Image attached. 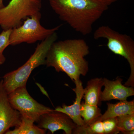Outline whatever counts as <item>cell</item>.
Here are the masks:
<instances>
[{"mask_svg": "<svg viewBox=\"0 0 134 134\" xmlns=\"http://www.w3.org/2000/svg\"><path fill=\"white\" fill-rule=\"evenodd\" d=\"M104 79V89L101 92V101H109L113 99L127 100V98L134 95L133 87L122 85V79L117 77L115 81H110L106 78Z\"/></svg>", "mask_w": 134, "mask_h": 134, "instance_id": "10", "label": "cell"}, {"mask_svg": "<svg viewBox=\"0 0 134 134\" xmlns=\"http://www.w3.org/2000/svg\"><path fill=\"white\" fill-rule=\"evenodd\" d=\"M3 0H0V9L1 8L5 6L3 2Z\"/></svg>", "mask_w": 134, "mask_h": 134, "instance_id": "21", "label": "cell"}, {"mask_svg": "<svg viewBox=\"0 0 134 134\" xmlns=\"http://www.w3.org/2000/svg\"><path fill=\"white\" fill-rule=\"evenodd\" d=\"M93 38L106 39L107 46L114 53L122 56L129 63L130 75L125 84L126 86L134 87V41L126 34H122L113 30L110 26L103 25L95 31Z\"/></svg>", "mask_w": 134, "mask_h": 134, "instance_id": "4", "label": "cell"}, {"mask_svg": "<svg viewBox=\"0 0 134 134\" xmlns=\"http://www.w3.org/2000/svg\"><path fill=\"white\" fill-rule=\"evenodd\" d=\"M11 30H3L0 33V66L4 64L6 58L3 54L5 49L10 46L9 37Z\"/></svg>", "mask_w": 134, "mask_h": 134, "instance_id": "18", "label": "cell"}, {"mask_svg": "<svg viewBox=\"0 0 134 134\" xmlns=\"http://www.w3.org/2000/svg\"><path fill=\"white\" fill-rule=\"evenodd\" d=\"M102 121L104 134H116L120 133L117 128L116 117L109 118Z\"/></svg>", "mask_w": 134, "mask_h": 134, "instance_id": "19", "label": "cell"}, {"mask_svg": "<svg viewBox=\"0 0 134 134\" xmlns=\"http://www.w3.org/2000/svg\"><path fill=\"white\" fill-rule=\"evenodd\" d=\"M9 100L12 107L19 112L21 116L37 122L41 115L53 109L38 103L32 97L26 85L20 86L8 94Z\"/></svg>", "mask_w": 134, "mask_h": 134, "instance_id": "7", "label": "cell"}, {"mask_svg": "<svg viewBox=\"0 0 134 134\" xmlns=\"http://www.w3.org/2000/svg\"><path fill=\"white\" fill-rule=\"evenodd\" d=\"M36 122L38 126L48 130L52 134L62 130L66 134H72L77 126L67 114L54 110L41 115Z\"/></svg>", "mask_w": 134, "mask_h": 134, "instance_id": "8", "label": "cell"}, {"mask_svg": "<svg viewBox=\"0 0 134 134\" xmlns=\"http://www.w3.org/2000/svg\"><path fill=\"white\" fill-rule=\"evenodd\" d=\"M41 16L29 17L20 26L12 29L9 37L10 46H16L23 43L33 44L43 41L60 28L61 25L52 29L45 28L40 23Z\"/></svg>", "mask_w": 134, "mask_h": 134, "instance_id": "6", "label": "cell"}, {"mask_svg": "<svg viewBox=\"0 0 134 134\" xmlns=\"http://www.w3.org/2000/svg\"><path fill=\"white\" fill-rule=\"evenodd\" d=\"M80 114L83 120L84 125L90 124L96 121L102 115L101 110L98 106L91 105L81 102Z\"/></svg>", "mask_w": 134, "mask_h": 134, "instance_id": "15", "label": "cell"}, {"mask_svg": "<svg viewBox=\"0 0 134 134\" xmlns=\"http://www.w3.org/2000/svg\"><path fill=\"white\" fill-rule=\"evenodd\" d=\"M75 87L72 90L75 93L76 98L72 105L67 106L63 105L62 107H58L54 109L55 111L64 113L69 116L77 126H82L84 125L83 120L80 114V108L82 98L83 97L84 89L82 82L80 78L74 81Z\"/></svg>", "mask_w": 134, "mask_h": 134, "instance_id": "11", "label": "cell"}, {"mask_svg": "<svg viewBox=\"0 0 134 134\" xmlns=\"http://www.w3.org/2000/svg\"><path fill=\"white\" fill-rule=\"evenodd\" d=\"M41 0H10L0 9V27L3 30L18 27L28 17L41 15Z\"/></svg>", "mask_w": 134, "mask_h": 134, "instance_id": "5", "label": "cell"}, {"mask_svg": "<svg viewBox=\"0 0 134 134\" xmlns=\"http://www.w3.org/2000/svg\"><path fill=\"white\" fill-rule=\"evenodd\" d=\"M99 1L108 7L109 5H111L113 3L116 2L120 0H99Z\"/></svg>", "mask_w": 134, "mask_h": 134, "instance_id": "20", "label": "cell"}, {"mask_svg": "<svg viewBox=\"0 0 134 134\" xmlns=\"http://www.w3.org/2000/svg\"><path fill=\"white\" fill-rule=\"evenodd\" d=\"M72 134H104L103 121H96L82 126H77Z\"/></svg>", "mask_w": 134, "mask_h": 134, "instance_id": "16", "label": "cell"}, {"mask_svg": "<svg viewBox=\"0 0 134 134\" xmlns=\"http://www.w3.org/2000/svg\"><path fill=\"white\" fill-rule=\"evenodd\" d=\"M33 120L21 116V121L14 130H8L5 134H44L46 130L40 128L34 124Z\"/></svg>", "mask_w": 134, "mask_h": 134, "instance_id": "14", "label": "cell"}, {"mask_svg": "<svg viewBox=\"0 0 134 134\" xmlns=\"http://www.w3.org/2000/svg\"><path fill=\"white\" fill-rule=\"evenodd\" d=\"M117 127L120 132L125 134H133L134 113L116 117Z\"/></svg>", "mask_w": 134, "mask_h": 134, "instance_id": "17", "label": "cell"}, {"mask_svg": "<svg viewBox=\"0 0 134 134\" xmlns=\"http://www.w3.org/2000/svg\"><path fill=\"white\" fill-rule=\"evenodd\" d=\"M103 86L104 79L103 78L96 77L89 81L86 88L84 89V103L91 105H100L101 102V89Z\"/></svg>", "mask_w": 134, "mask_h": 134, "instance_id": "13", "label": "cell"}, {"mask_svg": "<svg viewBox=\"0 0 134 134\" xmlns=\"http://www.w3.org/2000/svg\"><path fill=\"white\" fill-rule=\"evenodd\" d=\"M89 53V46L82 39L55 41L48 50L45 65L58 72H64L74 81L88 72V63L85 57Z\"/></svg>", "mask_w": 134, "mask_h": 134, "instance_id": "1", "label": "cell"}, {"mask_svg": "<svg viewBox=\"0 0 134 134\" xmlns=\"http://www.w3.org/2000/svg\"><path fill=\"white\" fill-rule=\"evenodd\" d=\"M21 121L20 113L10 104L8 94L0 81V134H5L13 127L19 126Z\"/></svg>", "mask_w": 134, "mask_h": 134, "instance_id": "9", "label": "cell"}, {"mask_svg": "<svg viewBox=\"0 0 134 134\" xmlns=\"http://www.w3.org/2000/svg\"><path fill=\"white\" fill-rule=\"evenodd\" d=\"M107 109L96 121H103L109 118L134 113V100H121L116 104L107 103Z\"/></svg>", "mask_w": 134, "mask_h": 134, "instance_id": "12", "label": "cell"}, {"mask_svg": "<svg viewBox=\"0 0 134 134\" xmlns=\"http://www.w3.org/2000/svg\"><path fill=\"white\" fill-rule=\"evenodd\" d=\"M57 38L55 32L41 41L37 46L33 54L23 66L4 75L2 79L3 84L8 94L18 87L26 85L34 70L41 65H45L48 50Z\"/></svg>", "mask_w": 134, "mask_h": 134, "instance_id": "3", "label": "cell"}, {"mask_svg": "<svg viewBox=\"0 0 134 134\" xmlns=\"http://www.w3.org/2000/svg\"><path fill=\"white\" fill-rule=\"evenodd\" d=\"M60 19L84 36L92 32V26L107 10L99 0H48Z\"/></svg>", "mask_w": 134, "mask_h": 134, "instance_id": "2", "label": "cell"}]
</instances>
